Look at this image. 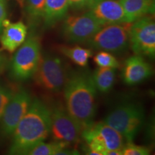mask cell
I'll return each mask as SVG.
<instances>
[{"label":"cell","mask_w":155,"mask_h":155,"mask_svg":"<svg viewBox=\"0 0 155 155\" xmlns=\"http://www.w3.org/2000/svg\"><path fill=\"white\" fill-rule=\"evenodd\" d=\"M15 94V91L6 85L0 83V120L7 104Z\"/></svg>","instance_id":"obj_23"},{"label":"cell","mask_w":155,"mask_h":155,"mask_svg":"<svg viewBox=\"0 0 155 155\" xmlns=\"http://www.w3.org/2000/svg\"><path fill=\"white\" fill-rule=\"evenodd\" d=\"M119 2L130 22L154 13V0H119Z\"/></svg>","instance_id":"obj_16"},{"label":"cell","mask_w":155,"mask_h":155,"mask_svg":"<svg viewBox=\"0 0 155 155\" xmlns=\"http://www.w3.org/2000/svg\"><path fill=\"white\" fill-rule=\"evenodd\" d=\"M2 34L0 38L2 46L9 53H15L26 40L27 26L21 21L12 23L5 19L2 22Z\"/></svg>","instance_id":"obj_14"},{"label":"cell","mask_w":155,"mask_h":155,"mask_svg":"<svg viewBox=\"0 0 155 155\" xmlns=\"http://www.w3.org/2000/svg\"><path fill=\"white\" fill-rule=\"evenodd\" d=\"M45 2V0H25V12L32 23H37L42 19Z\"/></svg>","instance_id":"obj_20"},{"label":"cell","mask_w":155,"mask_h":155,"mask_svg":"<svg viewBox=\"0 0 155 155\" xmlns=\"http://www.w3.org/2000/svg\"><path fill=\"white\" fill-rule=\"evenodd\" d=\"M32 101V97L28 91L22 89L15 92L0 120V136L2 138H8L12 136Z\"/></svg>","instance_id":"obj_11"},{"label":"cell","mask_w":155,"mask_h":155,"mask_svg":"<svg viewBox=\"0 0 155 155\" xmlns=\"http://www.w3.org/2000/svg\"><path fill=\"white\" fill-rule=\"evenodd\" d=\"M7 0H0V30L2 29V22L7 18Z\"/></svg>","instance_id":"obj_25"},{"label":"cell","mask_w":155,"mask_h":155,"mask_svg":"<svg viewBox=\"0 0 155 155\" xmlns=\"http://www.w3.org/2000/svg\"><path fill=\"white\" fill-rule=\"evenodd\" d=\"M0 31H1V30H0Z\"/></svg>","instance_id":"obj_27"},{"label":"cell","mask_w":155,"mask_h":155,"mask_svg":"<svg viewBox=\"0 0 155 155\" xmlns=\"http://www.w3.org/2000/svg\"><path fill=\"white\" fill-rule=\"evenodd\" d=\"M50 130V108L42 101L35 98L13 133L9 154H27L31 149L48 139Z\"/></svg>","instance_id":"obj_1"},{"label":"cell","mask_w":155,"mask_h":155,"mask_svg":"<svg viewBox=\"0 0 155 155\" xmlns=\"http://www.w3.org/2000/svg\"><path fill=\"white\" fill-rule=\"evenodd\" d=\"M69 7L68 0H45L42 15L45 26L50 28L65 18Z\"/></svg>","instance_id":"obj_15"},{"label":"cell","mask_w":155,"mask_h":155,"mask_svg":"<svg viewBox=\"0 0 155 155\" xmlns=\"http://www.w3.org/2000/svg\"><path fill=\"white\" fill-rule=\"evenodd\" d=\"M89 9L104 25L130 22L119 0H94Z\"/></svg>","instance_id":"obj_12"},{"label":"cell","mask_w":155,"mask_h":155,"mask_svg":"<svg viewBox=\"0 0 155 155\" xmlns=\"http://www.w3.org/2000/svg\"><path fill=\"white\" fill-rule=\"evenodd\" d=\"M104 26L91 11L80 15L68 17L64 21L62 35L72 43L85 44Z\"/></svg>","instance_id":"obj_9"},{"label":"cell","mask_w":155,"mask_h":155,"mask_svg":"<svg viewBox=\"0 0 155 155\" xmlns=\"http://www.w3.org/2000/svg\"><path fill=\"white\" fill-rule=\"evenodd\" d=\"M50 110V134L55 141L74 144L80 141L83 127L68 114L61 103L54 104Z\"/></svg>","instance_id":"obj_8"},{"label":"cell","mask_w":155,"mask_h":155,"mask_svg":"<svg viewBox=\"0 0 155 155\" xmlns=\"http://www.w3.org/2000/svg\"><path fill=\"white\" fill-rule=\"evenodd\" d=\"M81 137L88 148V154L106 155L108 151L122 150V136L104 121L93 123L83 130Z\"/></svg>","instance_id":"obj_5"},{"label":"cell","mask_w":155,"mask_h":155,"mask_svg":"<svg viewBox=\"0 0 155 155\" xmlns=\"http://www.w3.org/2000/svg\"><path fill=\"white\" fill-rule=\"evenodd\" d=\"M131 25L132 22H123L104 25L85 45L100 51L123 53L129 46Z\"/></svg>","instance_id":"obj_6"},{"label":"cell","mask_w":155,"mask_h":155,"mask_svg":"<svg viewBox=\"0 0 155 155\" xmlns=\"http://www.w3.org/2000/svg\"><path fill=\"white\" fill-rule=\"evenodd\" d=\"M5 62H6L5 56L2 53H0V71L2 69V68L4 67V65H5Z\"/></svg>","instance_id":"obj_26"},{"label":"cell","mask_w":155,"mask_h":155,"mask_svg":"<svg viewBox=\"0 0 155 155\" xmlns=\"http://www.w3.org/2000/svg\"><path fill=\"white\" fill-rule=\"evenodd\" d=\"M123 155H148L150 150L148 147L134 144L133 141H127L122 148Z\"/></svg>","instance_id":"obj_22"},{"label":"cell","mask_w":155,"mask_h":155,"mask_svg":"<svg viewBox=\"0 0 155 155\" xmlns=\"http://www.w3.org/2000/svg\"><path fill=\"white\" fill-rule=\"evenodd\" d=\"M60 53L66 56L73 63L81 67H85L88 64L89 58L92 56V51L78 45H59L58 48Z\"/></svg>","instance_id":"obj_18"},{"label":"cell","mask_w":155,"mask_h":155,"mask_svg":"<svg viewBox=\"0 0 155 155\" xmlns=\"http://www.w3.org/2000/svg\"><path fill=\"white\" fill-rule=\"evenodd\" d=\"M96 91L106 94L113 88L116 79V69L98 67L92 74Z\"/></svg>","instance_id":"obj_17"},{"label":"cell","mask_w":155,"mask_h":155,"mask_svg":"<svg viewBox=\"0 0 155 155\" xmlns=\"http://www.w3.org/2000/svg\"><path fill=\"white\" fill-rule=\"evenodd\" d=\"M68 75L65 62L58 56L48 53L41 56L33 78L40 88L54 94L63 90Z\"/></svg>","instance_id":"obj_7"},{"label":"cell","mask_w":155,"mask_h":155,"mask_svg":"<svg viewBox=\"0 0 155 155\" xmlns=\"http://www.w3.org/2000/svg\"><path fill=\"white\" fill-rule=\"evenodd\" d=\"M94 62L98 67L111 68L116 69L119 67V63L113 54L101 50L95 55Z\"/></svg>","instance_id":"obj_21"},{"label":"cell","mask_w":155,"mask_h":155,"mask_svg":"<svg viewBox=\"0 0 155 155\" xmlns=\"http://www.w3.org/2000/svg\"><path fill=\"white\" fill-rule=\"evenodd\" d=\"M67 146L69 144L61 141H53L50 143L42 141L31 149L27 155H58V153L67 148Z\"/></svg>","instance_id":"obj_19"},{"label":"cell","mask_w":155,"mask_h":155,"mask_svg":"<svg viewBox=\"0 0 155 155\" xmlns=\"http://www.w3.org/2000/svg\"><path fill=\"white\" fill-rule=\"evenodd\" d=\"M63 90L70 115L83 129L91 124L96 111V88L92 74L85 71L69 73Z\"/></svg>","instance_id":"obj_2"},{"label":"cell","mask_w":155,"mask_h":155,"mask_svg":"<svg viewBox=\"0 0 155 155\" xmlns=\"http://www.w3.org/2000/svg\"><path fill=\"white\" fill-rule=\"evenodd\" d=\"M129 45L135 55L154 58L155 55V23L152 15L132 22Z\"/></svg>","instance_id":"obj_10"},{"label":"cell","mask_w":155,"mask_h":155,"mask_svg":"<svg viewBox=\"0 0 155 155\" xmlns=\"http://www.w3.org/2000/svg\"><path fill=\"white\" fill-rule=\"evenodd\" d=\"M104 121L127 141H133L144 122V111L137 103H124L110 111Z\"/></svg>","instance_id":"obj_3"},{"label":"cell","mask_w":155,"mask_h":155,"mask_svg":"<svg viewBox=\"0 0 155 155\" xmlns=\"http://www.w3.org/2000/svg\"><path fill=\"white\" fill-rule=\"evenodd\" d=\"M152 74V68L150 63L142 56L135 55L126 60L122 78L129 86H134L150 78Z\"/></svg>","instance_id":"obj_13"},{"label":"cell","mask_w":155,"mask_h":155,"mask_svg":"<svg viewBox=\"0 0 155 155\" xmlns=\"http://www.w3.org/2000/svg\"><path fill=\"white\" fill-rule=\"evenodd\" d=\"M94 0H68L70 7L75 9L90 8Z\"/></svg>","instance_id":"obj_24"},{"label":"cell","mask_w":155,"mask_h":155,"mask_svg":"<svg viewBox=\"0 0 155 155\" xmlns=\"http://www.w3.org/2000/svg\"><path fill=\"white\" fill-rule=\"evenodd\" d=\"M41 45L37 37L30 36L17 48L9 65L12 78L25 81L33 77L41 58Z\"/></svg>","instance_id":"obj_4"}]
</instances>
